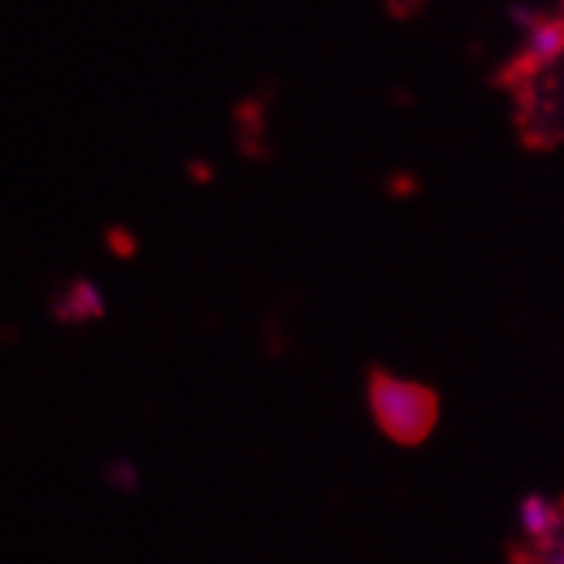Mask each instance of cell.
<instances>
[{"mask_svg":"<svg viewBox=\"0 0 564 564\" xmlns=\"http://www.w3.org/2000/svg\"><path fill=\"white\" fill-rule=\"evenodd\" d=\"M520 523L530 538H547L557 527V513L541 500V496H530V500H523V507H520Z\"/></svg>","mask_w":564,"mask_h":564,"instance_id":"3957f363","label":"cell"},{"mask_svg":"<svg viewBox=\"0 0 564 564\" xmlns=\"http://www.w3.org/2000/svg\"><path fill=\"white\" fill-rule=\"evenodd\" d=\"M370 408L377 424L393 442L417 445L431 435L438 417V397L421 383L377 373L370 380Z\"/></svg>","mask_w":564,"mask_h":564,"instance_id":"6da1fadb","label":"cell"},{"mask_svg":"<svg viewBox=\"0 0 564 564\" xmlns=\"http://www.w3.org/2000/svg\"><path fill=\"white\" fill-rule=\"evenodd\" d=\"M561 52H564V21H541V24H534V31H530L523 65L527 69H538V65H547Z\"/></svg>","mask_w":564,"mask_h":564,"instance_id":"7a4b0ae2","label":"cell"},{"mask_svg":"<svg viewBox=\"0 0 564 564\" xmlns=\"http://www.w3.org/2000/svg\"><path fill=\"white\" fill-rule=\"evenodd\" d=\"M110 240H113V243H117V247H120V250H117V253H130V247H134V240H130V237H127V240H123V237H120V234H113V237H110Z\"/></svg>","mask_w":564,"mask_h":564,"instance_id":"5b68a950","label":"cell"},{"mask_svg":"<svg viewBox=\"0 0 564 564\" xmlns=\"http://www.w3.org/2000/svg\"><path fill=\"white\" fill-rule=\"evenodd\" d=\"M65 315L69 318H89V315H99V308H104V297H99V291L93 288V284H86V281H79L73 291H69V297H65Z\"/></svg>","mask_w":564,"mask_h":564,"instance_id":"277c9868","label":"cell"}]
</instances>
